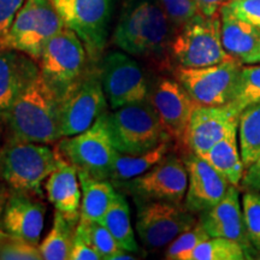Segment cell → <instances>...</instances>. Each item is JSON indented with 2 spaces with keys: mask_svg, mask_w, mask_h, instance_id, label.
<instances>
[{
  "mask_svg": "<svg viewBox=\"0 0 260 260\" xmlns=\"http://www.w3.org/2000/svg\"><path fill=\"white\" fill-rule=\"evenodd\" d=\"M175 34L176 29L159 0H126L113 42L130 56L147 58L167 68Z\"/></svg>",
  "mask_w": 260,
  "mask_h": 260,
  "instance_id": "1",
  "label": "cell"
},
{
  "mask_svg": "<svg viewBox=\"0 0 260 260\" xmlns=\"http://www.w3.org/2000/svg\"><path fill=\"white\" fill-rule=\"evenodd\" d=\"M5 121L14 139L46 145L61 139L59 96L40 71L19 93Z\"/></svg>",
  "mask_w": 260,
  "mask_h": 260,
  "instance_id": "2",
  "label": "cell"
},
{
  "mask_svg": "<svg viewBox=\"0 0 260 260\" xmlns=\"http://www.w3.org/2000/svg\"><path fill=\"white\" fill-rule=\"evenodd\" d=\"M57 153L46 144L12 138L0 149V176L14 191L42 197V182L56 169Z\"/></svg>",
  "mask_w": 260,
  "mask_h": 260,
  "instance_id": "3",
  "label": "cell"
},
{
  "mask_svg": "<svg viewBox=\"0 0 260 260\" xmlns=\"http://www.w3.org/2000/svg\"><path fill=\"white\" fill-rule=\"evenodd\" d=\"M107 126L117 152L140 155L171 140L148 99L107 112Z\"/></svg>",
  "mask_w": 260,
  "mask_h": 260,
  "instance_id": "4",
  "label": "cell"
},
{
  "mask_svg": "<svg viewBox=\"0 0 260 260\" xmlns=\"http://www.w3.org/2000/svg\"><path fill=\"white\" fill-rule=\"evenodd\" d=\"M170 57L176 67L204 68L233 58L222 42L220 15L199 14L184 24L171 42Z\"/></svg>",
  "mask_w": 260,
  "mask_h": 260,
  "instance_id": "5",
  "label": "cell"
},
{
  "mask_svg": "<svg viewBox=\"0 0 260 260\" xmlns=\"http://www.w3.org/2000/svg\"><path fill=\"white\" fill-rule=\"evenodd\" d=\"M107 100L100 69L88 68L59 98L61 139L80 134L106 112Z\"/></svg>",
  "mask_w": 260,
  "mask_h": 260,
  "instance_id": "6",
  "label": "cell"
},
{
  "mask_svg": "<svg viewBox=\"0 0 260 260\" xmlns=\"http://www.w3.org/2000/svg\"><path fill=\"white\" fill-rule=\"evenodd\" d=\"M65 28L52 0H25L4 42V50H16L39 60L47 42Z\"/></svg>",
  "mask_w": 260,
  "mask_h": 260,
  "instance_id": "7",
  "label": "cell"
},
{
  "mask_svg": "<svg viewBox=\"0 0 260 260\" xmlns=\"http://www.w3.org/2000/svg\"><path fill=\"white\" fill-rule=\"evenodd\" d=\"M135 204L136 233L148 251L168 247L199 220L182 204L141 199H135Z\"/></svg>",
  "mask_w": 260,
  "mask_h": 260,
  "instance_id": "8",
  "label": "cell"
},
{
  "mask_svg": "<svg viewBox=\"0 0 260 260\" xmlns=\"http://www.w3.org/2000/svg\"><path fill=\"white\" fill-rule=\"evenodd\" d=\"M242 64L233 57L210 67H176L174 77L199 105H225L235 96Z\"/></svg>",
  "mask_w": 260,
  "mask_h": 260,
  "instance_id": "9",
  "label": "cell"
},
{
  "mask_svg": "<svg viewBox=\"0 0 260 260\" xmlns=\"http://www.w3.org/2000/svg\"><path fill=\"white\" fill-rule=\"evenodd\" d=\"M58 149L77 170L88 172L93 177L110 180L118 152L112 144L107 126V112L84 132L60 139Z\"/></svg>",
  "mask_w": 260,
  "mask_h": 260,
  "instance_id": "10",
  "label": "cell"
},
{
  "mask_svg": "<svg viewBox=\"0 0 260 260\" xmlns=\"http://www.w3.org/2000/svg\"><path fill=\"white\" fill-rule=\"evenodd\" d=\"M65 27L81 39L90 61L102 58L109 38L112 0H52Z\"/></svg>",
  "mask_w": 260,
  "mask_h": 260,
  "instance_id": "11",
  "label": "cell"
},
{
  "mask_svg": "<svg viewBox=\"0 0 260 260\" xmlns=\"http://www.w3.org/2000/svg\"><path fill=\"white\" fill-rule=\"evenodd\" d=\"M88 59L81 39L76 32L65 27L47 42L38 61L44 79L60 98L86 73Z\"/></svg>",
  "mask_w": 260,
  "mask_h": 260,
  "instance_id": "12",
  "label": "cell"
},
{
  "mask_svg": "<svg viewBox=\"0 0 260 260\" xmlns=\"http://www.w3.org/2000/svg\"><path fill=\"white\" fill-rule=\"evenodd\" d=\"M113 186L133 195L134 199L182 204L188 188V171L183 158L169 152L147 172Z\"/></svg>",
  "mask_w": 260,
  "mask_h": 260,
  "instance_id": "13",
  "label": "cell"
},
{
  "mask_svg": "<svg viewBox=\"0 0 260 260\" xmlns=\"http://www.w3.org/2000/svg\"><path fill=\"white\" fill-rule=\"evenodd\" d=\"M102 83L112 110L147 99L149 84L138 61L125 52H110L104 57Z\"/></svg>",
  "mask_w": 260,
  "mask_h": 260,
  "instance_id": "14",
  "label": "cell"
},
{
  "mask_svg": "<svg viewBox=\"0 0 260 260\" xmlns=\"http://www.w3.org/2000/svg\"><path fill=\"white\" fill-rule=\"evenodd\" d=\"M147 99L171 141L183 147L188 123L198 104L178 81L169 77H158L149 84Z\"/></svg>",
  "mask_w": 260,
  "mask_h": 260,
  "instance_id": "15",
  "label": "cell"
},
{
  "mask_svg": "<svg viewBox=\"0 0 260 260\" xmlns=\"http://www.w3.org/2000/svg\"><path fill=\"white\" fill-rule=\"evenodd\" d=\"M240 112L232 104L195 106L183 139V147L198 155L206 153L233 126L239 125Z\"/></svg>",
  "mask_w": 260,
  "mask_h": 260,
  "instance_id": "16",
  "label": "cell"
},
{
  "mask_svg": "<svg viewBox=\"0 0 260 260\" xmlns=\"http://www.w3.org/2000/svg\"><path fill=\"white\" fill-rule=\"evenodd\" d=\"M188 171V188L184 206L200 214L218 204L232 184L200 155L188 151L183 155Z\"/></svg>",
  "mask_w": 260,
  "mask_h": 260,
  "instance_id": "17",
  "label": "cell"
},
{
  "mask_svg": "<svg viewBox=\"0 0 260 260\" xmlns=\"http://www.w3.org/2000/svg\"><path fill=\"white\" fill-rule=\"evenodd\" d=\"M239 197V187L230 186L218 204L200 213L199 222L211 237H225L240 243L252 259L256 251L247 234Z\"/></svg>",
  "mask_w": 260,
  "mask_h": 260,
  "instance_id": "18",
  "label": "cell"
},
{
  "mask_svg": "<svg viewBox=\"0 0 260 260\" xmlns=\"http://www.w3.org/2000/svg\"><path fill=\"white\" fill-rule=\"evenodd\" d=\"M45 205L31 195L14 191L6 201L3 229L14 239L39 246L45 225Z\"/></svg>",
  "mask_w": 260,
  "mask_h": 260,
  "instance_id": "19",
  "label": "cell"
},
{
  "mask_svg": "<svg viewBox=\"0 0 260 260\" xmlns=\"http://www.w3.org/2000/svg\"><path fill=\"white\" fill-rule=\"evenodd\" d=\"M57 165L46 182L50 203L70 222L79 223L81 217V187L75 165L57 149Z\"/></svg>",
  "mask_w": 260,
  "mask_h": 260,
  "instance_id": "20",
  "label": "cell"
},
{
  "mask_svg": "<svg viewBox=\"0 0 260 260\" xmlns=\"http://www.w3.org/2000/svg\"><path fill=\"white\" fill-rule=\"evenodd\" d=\"M40 69L27 54L16 50H0V119L5 116L22 89Z\"/></svg>",
  "mask_w": 260,
  "mask_h": 260,
  "instance_id": "21",
  "label": "cell"
},
{
  "mask_svg": "<svg viewBox=\"0 0 260 260\" xmlns=\"http://www.w3.org/2000/svg\"><path fill=\"white\" fill-rule=\"evenodd\" d=\"M222 42L230 56L245 61L260 44V29L240 19L226 5L219 10Z\"/></svg>",
  "mask_w": 260,
  "mask_h": 260,
  "instance_id": "22",
  "label": "cell"
},
{
  "mask_svg": "<svg viewBox=\"0 0 260 260\" xmlns=\"http://www.w3.org/2000/svg\"><path fill=\"white\" fill-rule=\"evenodd\" d=\"M81 187V218L99 222L105 216L116 197V187L110 180L90 176L77 170Z\"/></svg>",
  "mask_w": 260,
  "mask_h": 260,
  "instance_id": "23",
  "label": "cell"
},
{
  "mask_svg": "<svg viewBox=\"0 0 260 260\" xmlns=\"http://www.w3.org/2000/svg\"><path fill=\"white\" fill-rule=\"evenodd\" d=\"M239 125L233 126L226 135L211 147L206 153L200 155L216 169L232 186L239 187L242 180L245 167L237 146Z\"/></svg>",
  "mask_w": 260,
  "mask_h": 260,
  "instance_id": "24",
  "label": "cell"
},
{
  "mask_svg": "<svg viewBox=\"0 0 260 260\" xmlns=\"http://www.w3.org/2000/svg\"><path fill=\"white\" fill-rule=\"evenodd\" d=\"M171 142V140L161 142L155 148L140 155H128L118 152L113 162L110 181L113 184L119 183L130 181L147 172L170 152Z\"/></svg>",
  "mask_w": 260,
  "mask_h": 260,
  "instance_id": "25",
  "label": "cell"
},
{
  "mask_svg": "<svg viewBox=\"0 0 260 260\" xmlns=\"http://www.w3.org/2000/svg\"><path fill=\"white\" fill-rule=\"evenodd\" d=\"M100 223L110 230L122 249L132 253L139 252L138 241L135 239L134 230L130 222L129 204L121 191L117 190L111 206L107 210Z\"/></svg>",
  "mask_w": 260,
  "mask_h": 260,
  "instance_id": "26",
  "label": "cell"
},
{
  "mask_svg": "<svg viewBox=\"0 0 260 260\" xmlns=\"http://www.w3.org/2000/svg\"><path fill=\"white\" fill-rule=\"evenodd\" d=\"M240 154L245 170L260 157V102L246 106L239 115Z\"/></svg>",
  "mask_w": 260,
  "mask_h": 260,
  "instance_id": "27",
  "label": "cell"
},
{
  "mask_svg": "<svg viewBox=\"0 0 260 260\" xmlns=\"http://www.w3.org/2000/svg\"><path fill=\"white\" fill-rule=\"evenodd\" d=\"M77 223L70 222L60 212L54 213L53 225L46 239L40 245L42 259L67 260L69 259L73 246L75 229Z\"/></svg>",
  "mask_w": 260,
  "mask_h": 260,
  "instance_id": "28",
  "label": "cell"
},
{
  "mask_svg": "<svg viewBox=\"0 0 260 260\" xmlns=\"http://www.w3.org/2000/svg\"><path fill=\"white\" fill-rule=\"evenodd\" d=\"M248 255L243 247L225 237H210L190 253L188 260H243Z\"/></svg>",
  "mask_w": 260,
  "mask_h": 260,
  "instance_id": "29",
  "label": "cell"
},
{
  "mask_svg": "<svg viewBox=\"0 0 260 260\" xmlns=\"http://www.w3.org/2000/svg\"><path fill=\"white\" fill-rule=\"evenodd\" d=\"M260 102V64L242 67L235 96L230 104L241 112L246 106Z\"/></svg>",
  "mask_w": 260,
  "mask_h": 260,
  "instance_id": "30",
  "label": "cell"
},
{
  "mask_svg": "<svg viewBox=\"0 0 260 260\" xmlns=\"http://www.w3.org/2000/svg\"><path fill=\"white\" fill-rule=\"evenodd\" d=\"M209 233L205 230L199 220L193 228H190L187 232L182 233L180 236L172 241L167 247L165 252V259L169 260H188L190 253L197 248L200 243L210 239Z\"/></svg>",
  "mask_w": 260,
  "mask_h": 260,
  "instance_id": "31",
  "label": "cell"
},
{
  "mask_svg": "<svg viewBox=\"0 0 260 260\" xmlns=\"http://www.w3.org/2000/svg\"><path fill=\"white\" fill-rule=\"evenodd\" d=\"M242 212L249 241L260 253V191L247 190L242 197Z\"/></svg>",
  "mask_w": 260,
  "mask_h": 260,
  "instance_id": "32",
  "label": "cell"
},
{
  "mask_svg": "<svg viewBox=\"0 0 260 260\" xmlns=\"http://www.w3.org/2000/svg\"><path fill=\"white\" fill-rule=\"evenodd\" d=\"M80 220L86 228L90 243H92L94 249L99 253V255L102 256V259L109 260L110 256L121 249L115 237L112 236V234L104 224L94 222V220H86L81 217Z\"/></svg>",
  "mask_w": 260,
  "mask_h": 260,
  "instance_id": "33",
  "label": "cell"
},
{
  "mask_svg": "<svg viewBox=\"0 0 260 260\" xmlns=\"http://www.w3.org/2000/svg\"><path fill=\"white\" fill-rule=\"evenodd\" d=\"M176 32L200 11L193 0H159Z\"/></svg>",
  "mask_w": 260,
  "mask_h": 260,
  "instance_id": "34",
  "label": "cell"
},
{
  "mask_svg": "<svg viewBox=\"0 0 260 260\" xmlns=\"http://www.w3.org/2000/svg\"><path fill=\"white\" fill-rule=\"evenodd\" d=\"M2 260H40V246L10 236L0 248Z\"/></svg>",
  "mask_w": 260,
  "mask_h": 260,
  "instance_id": "35",
  "label": "cell"
},
{
  "mask_svg": "<svg viewBox=\"0 0 260 260\" xmlns=\"http://www.w3.org/2000/svg\"><path fill=\"white\" fill-rule=\"evenodd\" d=\"M70 260H100L102 256L99 255L87 235L86 228L83 223L79 220L76 229H75L74 241L71 246V252L69 255Z\"/></svg>",
  "mask_w": 260,
  "mask_h": 260,
  "instance_id": "36",
  "label": "cell"
},
{
  "mask_svg": "<svg viewBox=\"0 0 260 260\" xmlns=\"http://www.w3.org/2000/svg\"><path fill=\"white\" fill-rule=\"evenodd\" d=\"M225 5L240 19L260 29V0H230Z\"/></svg>",
  "mask_w": 260,
  "mask_h": 260,
  "instance_id": "37",
  "label": "cell"
},
{
  "mask_svg": "<svg viewBox=\"0 0 260 260\" xmlns=\"http://www.w3.org/2000/svg\"><path fill=\"white\" fill-rule=\"evenodd\" d=\"M24 2L25 0H0V50H4L5 39Z\"/></svg>",
  "mask_w": 260,
  "mask_h": 260,
  "instance_id": "38",
  "label": "cell"
},
{
  "mask_svg": "<svg viewBox=\"0 0 260 260\" xmlns=\"http://www.w3.org/2000/svg\"><path fill=\"white\" fill-rule=\"evenodd\" d=\"M239 188L241 190L260 191V157L243 172Z\"/></svg>",
  "mask_w": 260,
  "mask_h": 260,
  "instance_id": "39",
  "label": "cell"
},
{
  "mask_svg": "<svg viewBox=\"0 0 260 260\" xmlns=\"http://www.w3.org/2000/svg\"><path fill=\"white\" fill-rule=\"evenodd\" d=\"M194 4L199 9L200 14L207 17L218 14L220 8L229 3L230 0H193Z\"/></svg>",
  "mask_w": 260,
  "mask_h": 260,
  "instance_id": "40",
  "label": "cell"
},
{
  "mask_svg": "<svg viewBox=\"0 0 260 260\" xmlns=\"http://www.w3.org/2000/svg\"><path fill=\"white\" fill-rule=\"evenodd\" d=\"M124 260V259H128V260H130V259H135V256H133V254H132V252H128V251H125V249H119L118 252H116L115 254H112L111 256H110V259L109 260Z\"/></svg>",
  "mask_w": 260,
  "mask_h": 260,
  "instance_id": "41",
  "label": "cell"
},
{
  "mask_svg": "<svg viewBox=\"0 0 260 260\" xmlns=\"http://www.w3.org/2000/svg\"><path fill=\"white\" fill-rule=\"evenodd\" d=\"M246 64H254V63H260V44L256 50L254 51V53H252L247 59L243 61Z\"/></svg>",
  "mask_w": 260,
  "mask_h": 260,
  "instance_id": "42",
  "label": "cell"
},
{
  "mask_svg": "<svg viewBox=\"0 0 260 260\" xmlns=\"http://www.w3.org/2000/svg\"><path fill=\"white\" fill-rule=\"evenodd\" d=\"M9 237H10V235H8L4 230L0 229V248H2V246L4 245V242L9 239Z\"/></svg>",
  "mask_w": 260,
  "mask_h": 260,
  "instance_id": "43",
  "label": "cell"
},
{
  "mask_svg": "<svg viewBox=\"0 0 260 260\" xmlns=\"http://www.w3.org/2000/svg\"><path fill=\"white\" fill-rule=\"evenodd\" d=\"M258 259H260V253L258 254Z\"/></svg>",
  "mask_w": 260,
  "mask_h": 260,
  "instance_id": "44",
  "label": "cell"
}]
</instances>
